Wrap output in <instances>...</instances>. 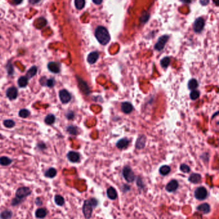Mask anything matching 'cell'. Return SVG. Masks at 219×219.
<instances>
[{
	"label": "cell",
	"instance_id": "2e32d148",
	"mask_svg": "<svg viewBox=\"0 0 219 219\" xmlns=\"http://www.w3.org/2000/svg\"><path fill=\"white\" fill-rule=\"evenodd\" d=\"M145 142H146V138L145 136H140L138 138L137 141H136V147L138 149H142L144 147L145 144Z\"/></svg>",
	"mask_w": 219,
	"mask_h": 219
},
{
	"label": "cell",
	"instance_id": "ab89813d",
	"mask_svg": "<svg viewBox=\"0 0 219 219\" xmlns=\"http://www.w3.org/2000/svg\"><path fill=\"white\" fill-rule=\"evenodd\" d=\"M148 14H145V15H142V17L141 18V20L143 22H145L148 20Z\"/></svg>",
	"mask_w": 219,
	"mask_h": 219
},
{
	"label": "cell",
	"instance_id": "8d00e7d4",
	"mask_svg": "<svg viewBox=\"0 0 219 219\" xmlns=\"http://www.w3.org/2000/svg\"><path fill=\"white\" fill-rule=\"evenodd\" d=\"M68 131L73 135H76L77 133V129L73 126H69L68 128Z\"/></svg>",
	"mask_w": 219,
	"mask_h": 219
},
{
	"label": "cell",
	"instance_id": "484cf974",
	"mask_svg": "<svg viewBox=\"0 0 219 219\" xmlns=\"http://www.w3.org/2000/svg\"><path fill=\"white\" fill-rule=\"evenodd\" d=\"M12 163V160H10V158L6 156H2L0 158V164L1 165H8Z\"/></svg>",
	"mask_w": 219,
	"mask_h": 219
},
{
	"label": "cell",
	"instance_id": "f1b7e54d",
	"mask_svg": "<svg viewBox=\"0 0 219 219\" xmlns=\"http://www.w3.org/2000/svg\"><path fill=\"white\" fill-rule=\"evenodd\" d=\"M170 172V167L168 165H163L160 169V172L161 175L166 176Z\"/></svg>",
	"mask_w": 219,
	"mask_h": 219
},
{
	"label": "cell",
	"instance_id": "9c48e42d",
	"mask_svg": "<svg viewBox=\"0 0 219 219\" xmlns=\"http://www.w3.org/2000/svg\"><path fill=\"white\" fill-rule=\"evenodd\" d=\"M204 26V21L202 18L200 17L197 19L194 23V26H193V28L195 32H201Z\"/></svg>",
	"mask_w": 219,
	"mask_h": 219
},
{
	"label": "cell",
	"instance_id": "b9f144b4",
	"mask_svg": "<svg viewBox=\"0 0 219 219\" xmlns=\"http://www.w3.org/2000/svg\"><path fill=\"white\" fill-rule=\"evenodd\" d=\"M93 1L94 3L97 4V5H100L101 2H102V0H93Z\"/></svg>",
	"mask_w": 219,
	"mask_h": 219
},
{
	"label": "cell",
	"instance_id": "bcb514c9",
	"mask_svg": "<svg viewBox=\"0 0 219 219\" xmlns=\"http://www.w3.org/2000/svg\"><path fill=\"white\" fill-rule=\"evenodd\" d=\"M183 1L185 2V3H190V0H182Z\"/></svg>",
	"mask_w": 219,
	"mask_h": 219
},
{
	"label": "cell",
	"instance_id": "ffe728a7",
	"mask_svg": "<svg viewBox=\"0 0 219 219\" xmlns=\"http://www.w3.org/2000/svg\"><path fill=\"white\" fill-rule=\"evenodd\" d=\"M129 143V140L126 138H123L120 140L116 143V146L117 147H118L119 149H123L126 147L128 145Z\"/></svg>",
	"mask_w": 219,
	"mask_h": 219
},
{
	"label": "cell",
	"instance_id": "f6af8a7d",
	"mask_svg": "<svg viewBox=\"0 0 219 219\" xmlns=\"http://www.w3.org/2000/svg\"><path fill=\"white\" fill-rule=\"evenodd\" d=\"M13 1L14 2V3H15L16 5H19V4H20L22 1H23V0H13Z\"/></svg>",
	"mask_w": 219,
	"mask_h": 219
},
{
	"label": "cell",
	"instance_id": "ee69618b",
	"mask_svg": "<svg viewBox=\"0 0 219 219\" xmlns=\"http://www.w3.org/2000/svg\"><path fill=\"white\" fill-rule=\"evenodd\" d=\"M36 204H38V205H41V204H42V201H41V200H40V199L39 198H37V199H36Z\"/></svg>",
	"mask_w": 219,
	"mask_h": 219
},
{
	"label": "cell",
	"instance_id": "4fadbf2b",
	"mask_svg": "<svg viewBox=\"0 0 219 219\" xmlns=\"http://www.w3.org/2000/svg\"><path fill=\"white\" fill-rule=\"evenodd\" d=\"M99 57V55L96 51L91 52V53L89 54L87 56V62L90 63V64H93L95 62L97 61V60Z\"/></svg>",
	"mask_w": 219,
	"mask_h": 219
},
{
	"label": "cell",
	"instance_id": "1f68e13d",
	"mask_svg": "<svg viewBox=\"0 0 219 219\" xmlns=\"http://www.w3.org/2000/svg\"><path fill=\"white\" fill-rule=\"evenodd\" d=\"M170 62V59L169 57H164V58L161 60V65L164 68H167L169 65V63Z\"/></svg>",
	"mask_w": 219,
	"mask_h": 219
},
{
	"label": "cell",
	"instance_id": "e0dca14e",
	"mask_svg": "<svg viewBox=\"0 0 219 219\" xmlns=\"http://www.w3.org/2000/svg\"><path fill=\"white\" fill-rule=\"evenodd\" d=\"M188 179L190 182L193 183H198L201 181V176L199 174L194 173L190 175Z\"/></svg>",
	"mask_w": 219,
	"mask_h": 219
},
{
	"label": "cell",
	"instance_id": "44dd1931",
	"mask_svg": "<svg viewBox=\"0 0 219 219\" xmlns=\"http://www.w3.org/2000/svg\"><path fill=\"white\" fill-rule=\"evenodd\" d=\"M78 81L79 86H80L81 89L83 90L84 92H85V94H88L89 92H90V90H89V87H87V84L85 83L84 81H82L81 80V78H78Z\"/></svg>",
	"mask_w": 219,
	"mask_h": 219
},
{
	"label": "cell",
	"instance_id": "5b68a950",
	"mask_svg": "<svg viewBox=\"0 0 219 219\" xmlns=\"http://www.w3.org/2000/svg\"><path fill=\"white\" fill-rule=\"evenodd\" d=\"M208 196V191L206 188L200 186L197 188L195 191V197L199 200H204Z\"/></svg>",
	"mask_w": 219,
	"mask_h": 219
},
{
	"label": "cell",
	"instance_id": "ac0fdd59",
	"mask_svg": "<svg viewBox=\"0 0 219 219\" xmlns=\"http://www.w3.org/2000/svg\"><path fill=\"white\" fill-rule=\"evenodd\" d=\"M197 209L204 213H208L210 211V206L207 203H204V204L199 205L197 207Z\"/></svg>",
	"mask_w": 219,
	"mask_h": 219
},
{
	"label": "cell",
	"instance_id": "f35d334b",
	"mask_svg": "<svg viewBox=\"0 0 219 219\" xmlns=\"http://www.w3.org/2000/svg\"><path fill=\"white\" fill-rule=\"evenodd\" d=\"M21 202V199H19L17 198L16 199H14L13 201H12V204L13 206H15V205H17L19 203Z\"/></svg>",
	"mask_w": 219,
	"mask_h": 219
},
{
	"label": "cell",
	"instance_id": "74e56055",
	"mask_svg": "<svg viewBox=\"0 0 219 219\" xmlns=\"http://www.w3.org/2000/svg\"><path fill=\"white\" fill-rule=\"evenodd\" d=\"M46 85H47L48 87H53V85H54V80H53V79H49V80H48L46 81Z\"/></svg>",
	"mask_w": 219,
	"mask_h": 219
},
{
	"label": "cell",
	"instance_id": "d590c367",
	"mask_svg": "<svg viewBox=\"0 0 219 219\" xmlns=\"http://www.w3.org/2000/svg\"><path fill=\"white\" fill-rule=\"evenodd\" d=\"M180 169H181V170L182 171V172H185V173H188L190 171V167L186 164H182L180 167Z\"/></svg>",
	"mask_w": 219,
	"mask_h": 219
},
{
	"label": "cell",
	"instance_id": "d4e9b609",
	"mask_svg": "<svg viewBox=\"0 0 219 219\" xmlns=\"http://www.w3.org/2000/svg\"><path fill=\"white\" fill-rule=\"evenodd\" d=\"M55 120V117L54 116L53 114H49V115H48L46 117L44 121H45L46 124H47L51 125L54 123Z\"/></svg>",
	"mask_w": 219,
	"mask_h": 219
},
{
	"label": "cell",
	"instance_id": "7c38bea8",
	"mask_svg": "<svg viewBox=\"0 0 219 219\" xmlns=\"http://www.w3.org/2000/svg\"><path fill=\"white\" fill-rule=\"evenodd\" d=\"M68 158L69 161L73 163L77 162L79 159H80V154L77 153V152L70 151L68 154Z\"/></svg>",
	"mask_w": 219,
	"mask_h": 219
},
{
	"label": "cell",
	"instance_id": "ba28073f",
	"mask_svg": "<svg viewBox=\"0 0 219 219\" xmlns=\"http://www.w3.org/2000/svg\"><path fill=\"white\" fill-rule=\"evenodd\" d=\"M17 89L14 87H12L8 88L7 92H6V95H7V97L10 100H14L16 99L17 97Z\"/></svg>",
	"mask_w": 219,
	"mask_h": 219
},
{
	"label": "cell",
	"instance_id": "277c9868",
	"mask_svg": "<svg viewBox=\"0 0 219 219\" xmlns=\"http://www.w3.org/2000/svg\"><path fill=\"white\" fill-rule=\"evenodd\" d=\"M31 193V190L28 187L23 186L19 188L15 192V196L16 198L19 199H23L26 197L30 195Z\"/></svg>",
	"mask_w": 219,
	"mask_h": 219
},
{
	"label": "cell",
	"instance_id": "603a6c76",
	"mask_svg": "<svg viewBox=\"0 0 219 219\" xmlns=\"http://www.w3.org/2000/svg\"><path fill=\"white\" fill-rule=\"evenodd\" d=\"M28 83V79L27 76H21L18 80V85L20 87H27Z\"/></svg>",
	"mask_w": 219,
	"mask_h": 219
},
{
	"label": "cell",
	"instance_id": "836d02e7",
	"mask_svg": "<svg viewBox=\"0 0 219 219\" xmlns=\"http://www.w3.org/2000/svg\"><path fill=\"white\" fill-rule=\"evenodd\" d=\"M3 124L6 128H13V127L15 126V122L12 120L7 119V120H4Z\"/></svg>",
	"mask_w": 219,
	"mask_h": 219
},
{
	"label": "cell",
	"instance_id": "3957f363",
	"mask_svg": "<svg viewBox=\"0 0 219 219\" xmlns=\"http://www.w3.org/2000/svg\"><path fill=\"white\" fill-rule=\"evenodd\" d=\"M122 173L123 177H124V178L129 183L134 181V180L135 179V175L134 172H132V169L129 167L127 166L123 168Z\"/></svg>",
	"mask_w": 219,
	"mask_h": 219
},
{
	"label": "cell",
	"instance_id": "6da1fadb",
	"mask_svg": "<svg viewBox=\"0 0 219 219\" xmlns=\"http://www.w3.org/2000/svg\"><path fill=\"white\" fill-rule=\"evenodd\" d=\"M95 37L101 44L106 45L109 42L111 37L107 30L105 27L98 26L95 30Z\"/></svg>",
	"mask_w": 219,
	"mask_h": 219
},
{
	"label": "cell",
	"instance_id": "7bdbcfd3",
	"mask_svg": "<svg viewBox=\"0 0 219 219\" xmlns=\"http://www.w3.org/2000/svg\"><path fill=\"white\" fill-rule=\"evenodd\" d=\"M40 1V0H29V1L30 3L31 4H36L37 3H38Z\"/></svg>",
	"mask_w": 219,
	"mask_h": 219
},
{
	"label": "cell",
	"instance_id": "5bb4252c",
	"mask_svg": "<svg viewBox=\"0 0 219 219\" xmlns=\"http://www.w3.org/2000/svg\"><path fill=\"white\" fill-rule=\"evenodd\" d=\"M122 110L125 113H129L132 112L133 109L132 105L129 102H124L122 104Z\"/></svg>",
	"mask_w": 219,
	"mask_h": 219
},
{
	"label": "cell",
	"instance_id": "30bf717a",
	"mask_svg": "<svg viewBox=\"0 0 219 219\" xmlns=\"http://www.w3.org/2000/svg\"><path fill=\"white\" fill-rule=\"evenodd\" d=\"M48 68L51 72L55 73V74H57L61 71V69H60V65L58 63L55 62H50L48 64Z\"/></svg>",
	"mask_w": 219,
	"mask_h": 219
},
{
	"label": "cell",
	"instance_id": "4dcf8cb0",
	"mask_svg": "<svg viewBox=\"0 0 219 219\" xmlns=\"http://www.w3.org/2000/svg\"><path fill=\"white\" fill-rule=\"evenodd\" d=\"M55 202L58 206H62L64 204V199L62 196L57 195L55 197Z\"/></svg>",
	"mask_w": 219,
	"mask_h": 219
},
{
	"label": "cell",
	"instance_id": "7402d4cb",
	"mask_svg": "<svg viewBox=\"0 0 219 219\" xmlns=\"http://www.w3.org/2000/svg\"><path fill=\"white\" fill-rule=\"evenodd\" d=\"M37 72V68L36 66H33L28 70L27 73V77L28 79L34 77L35 75L36 74V73Z\"/></svg>",
	"mask_w": 219,
	"mask_h": 219
},
{
	"label": "cell",
	"instance_id": "52a82bcc",
	"mask_svg": "<svg viewBox=\"0 0 219 219\" xmlns=\"http://www.w3.org/2000/svg\"><path fill=\"white\" fill-rule=\"evenodd\" d=\"M168 39H169V37L167 35H164L161 37L159 39L157 42L155 44V49L157 51H161L164 48V45H165Z\"/></svg>",
	"mask_w": 219,
	"mask_h": 219
},
{
	"label": "cell",
	"instance_id": "d6a6232c",
	"mask_svg": "<svg viewBox=\"0 0 219 219\" xmlns=\"http://www.w3.org/2000/svg\"><path fill=\"white\" fill-rule=\"evenodd\" d=\"M30 115V112L27 109H22L19 112V115L22 118H27Z\"/></svg>",
	"mask_w": 219,
	"mask_h": 219
},
{
	"label": "cell",
	"instance_id": "7a4b0ae2",
	"mask_svg": "<svg viewBox=\"0 0 219 219\" xmlns=\"http://www.w3.org/2000/svg\"><path fill=\"white\" fill-rule=\"evenodd\" d=\"M97 204L98 202L95 199H91L84 201L83 208H82V211H83L85 218L89 219L91 217L92 211H93V207L97 206Z\"/></svg>",
	"mask_w": 219,
	"mask_h": 219
},
{
	"label": "cell",
	"instance_id": "9a60e30c",
	"mask_svg": "<svg viewBox=\"0 0 219 219\" xmlns=\"http://www.w3.org/2000/svg\"><path fill=\"white\" fill-rule=\"evenodd\" d=\"M107 195L108 197L111 200H115L117 197V192L113 187H109L107 189Z\"/></svg>",
	"mask_w": 219,
	"mask_h": 219
},
{
	"label": "cell",
	"instance_id": "8fae6325",
	"mask_svg": "<svg viewBox=\"0 0 219 219\" xmlns=\"http://www.w3.org/2000/svg\"><path fill=\"white\" fill-rule=\"evenodd\" d=\"M178 183L176 180H172L167 185L166 190L169 192H174L178 188Z\"/></svg>",
	"mask_w": 219,
	"mask_h": 219
},
{
	"label": "cell",
	"instance_id": "e575fe53",
	"mask_svg": "<svg viewBox=\"0 0 219 219\" xmlns=\"http://www.w3.org/2000/svg\"><path fill=\"white\" fill-rule=\"evenodd\" d=\"M199 97V92L197 90H193L191 93H190V98L192 100H195L197 99Z\"/></svg>",
	"mask_w": 219,
	"mask_h": 219
},
{
	"label": "cell",
	"instance_id": "4316f807",
	"mask_svg": "<svg viewBox=\"0 0 219 219\" xmlns=\"http://www.w3.org/2000/svg\"><path fill=\"white\" fill-rule=\"evenodd\" d=\"M188 87L189 88V89H191V90L195 89V88L198 87L197 81L195 79H192V80H190L188 82Z\"/></svg>",
	"mask_w": 219,
	"mask_h": 219
},
{
	"label": "cell",
	"instance_id": "cb8c5ba5",
	"mask_svg": "<svg viewBox=\"0 0 219 219\" xmlns=\"http://www.w3.org/2000/svg\"><path fill=\"white\" fill-rule=\"evenodd\" d=\"M57 175V170L54 168H50L45 172V176L49 178H53Z\"/></svg>",
	"mask_w": 219,
	"mask_h": 219
},
{
	"label": "cell",
	"instance_id": "83f0119b",
	"mask_svg": "<svg viewBox=\"0 0 219 219\" xmlns=\"http://www.w3.org/2000/svg\"><path fill=\"white\" fill-rule=\"evenodd\" d=\"M12 216V212L10 210H5L0 214V217L2 219H10Z\"/></svg>",
	"mask_w": 219,
	"mask_h": 219
},
{
	"label": "cell",
	"instance_id": "d6986e66",
	"mask_svg": "<svg viewBox=\"0 0 219 219\" xmlns=\"http://www.w3.org/2000/svg\"><path fill=\"white\" fill-rule=\"evenodd\" d=\"M47 211L45 208H39L36 211V217L39 218H43L46 216Z\"/></svg>",
	"mask_w": 219,
	"mask_h": 219
},
{
	"label": "cell",
	"instance_id": "8992f818",
	"mask_svg": "<svg viewBox=\"0 0 219 219\" xmlns=\"http://www.w3.org/2000/svg\"><path fill=\"white\" fill-rule=\"evenodd\" d=\"M59 98L62 103L66 104L70 101L71 97L68 90L62 89L59 92Z\"/></svg>",
	"mask_w": 219,
	"mask_h": 219
},
{
	"label": "cell",
	"instance_id": "f546056e",
	"mask_svg": "<svg viewBox=\"0 0 219 219\" xmlns=\"http://www.w3.org/2000/svg\"><path fill=\"white\" fill-rule=\"evenodd\" d=\"M75 7L78 10H81L85 6V0H75Z\"/></svg>",
	"mask_w": 219,
	"mask_h": 219
},
{
	"label": "cell",
	"instance_id": "60d3db41",
	"mask_svg": "<svg viewBox=\"0 0 219 219\" xmlns=\"http://www.w3.org/2000/svg\"><path fill=\"white\" fill-rule=\"evenodd\" d=\"M209 2V0H200V3L202 5H207Z\"/></svg>",
	"mask_w": 219,
	"mask_h": 219
}]
</instances>
